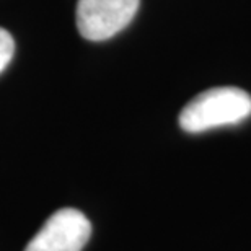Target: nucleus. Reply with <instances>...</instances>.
<instances>
[{"instance_id":"f257e3e1","label":"nucleus","mask_w":251,"mask_h":251,"mask_svg":"<svg viewBox=\"0 0 251 251\" xmlns=\"http://www.w3.org/2000/svg\"><path fill=\"white\" fill-rule=\"evenodd\" d=\"M251 116V97L237 87H217L199 93L183 108L179 126L191 134L233 126Z\"/></svg>"},{"instance_id":"f03ea898","label":"nucleus","mask_w":251,"mask_h":251,"mask_svg":"<svg viewBox=\"0 0 251 251\" xmlns=\"http://www.w3.org/2000/svg\"><path fill=\"white\" fill-rule=\"evenodd\" d=\"M140 0H78L77 28L90 41H104L127 26L139 10Z\"/></svg>"},{"instance_id":"7ed1b4c3","label":"nucleus","mask_w":251,"mask_h":251,"mask_svg":"<svg viewBox=\"0 0 251 251\" xmlns=\"http://www.w3.org/2000/svg\"><path fill=\"white\" fill-rule=\"evenodd\" d=\"M92 235V224L77 209H59L46 220L25 251H82Z\"/></svg>"},{"instance_id":"20e7f679","label":"nucleus","mask_w":251,"mask_h":251,"mask_svg":"<svg viewBox=\"0 0 251 251\" xmlns=\"http://www.w3.org/2000/svg\"><path fill=\"white\" fill-rule=\"evenodd\" d=\"M15 52V41L7 29L0 28V74L7 69Z\"/></svg>"}]
</instances>
